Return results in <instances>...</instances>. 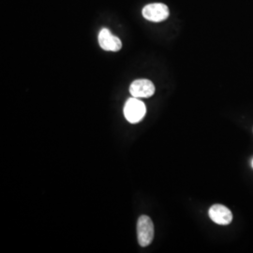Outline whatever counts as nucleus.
<instances>
[{"mask_svg":"<svg viewBox=\"0 0 253 253\" xmlns=\"http://www.w3.org/2000/svg\"><path fill=\"white\" fill-rule=\"evenodd\" d=\"M252 166H253V161H252Z\"/></svg>","mask_w":253,"mask_h":253,"instance_id":"0eeeda50","label":"nucleus"},{"mask_svg":"<svg viewBox=\"0 0 253 253\" xmlns=\"http://www.w3.org/2000/svg\"><path fill=\"white\" fill-rule=\"evenodd\" d=\"M129 93L134 98H150L155 93L153 83L146 79H139L131 83L129 86Z\"/></svg>","mask_w":253,"mask_h":253,"instance_id":"20e7f679","label":"nucleus"},{"mask_svg":"<svg viewBox=\"0 0 253 253\" xmlns=\"http://www.w3.org/2000/svg\"><path fill=\"white\" fill-rule=\"evenodd\" d=\"M137 237L141 247L151 244L154 238V224L151 218L141 216L137 221Z\"/></svg>","mask_w":253,"mask_h":253,"instance_id":"f03ea898","label":"nucleus"},{"mask_svg":"<svg viewBox=\"0 0 253 253\" xmlns=\"http://www.w3.org/2000/svg\"><path fill=\"white\" fill-rule=\"evenodd\" d=\"M209 217L218 225H228L233 220V214L222 205H214L209 209Z\"/></svg>","mask_w":253,"mask_h":253,"instance_id":"423d86ee","label":"nucleus"},{"mask_svg":"<svg viewBox=\"0 0 253 253\" xmlns=\"http://www.w3.org/2000/svg\"><path fill=\"white\" fill-rule=\"evenodd\" d=\"M143 16L144 18L151 21L154 23L163 22L169 17L170 10L169 8L163 3H153L146 5L143 9Z\"/></svg>","mask_w":253,"mask_h":253,"instance_id":"7ed1b4c3","label":"nucleus"},{"mask_svg":"<svg viewBox=\"0 0 253 253\" xmlns=\"http://www.w3.org/2000/svg\"><path fill=\"white\" fill-rule=\"evenodd\" d=\"M146 113L145 103L138 98H130L126 100L124 106V116L129 123L135 124L140 122Z\"/></svg>","mask_w":253,"mask_h":253,"instance_id":"f257e3e1","label":"nucleus"},{"mask_svg":"<svg viewBox=\"0 0 253 253\" xmlns=\"http://www.w3.org/2000/svg\"><path fill=\"white\" fill-rule=\"evenodd\" d=\"M98 39L100 47L105 51L118 52L122 48V42L119 38L114 36L107 28L100 30Z\"/></svg>","mask_w":253,"mask_h":253,"instance_id":"39448f33","label":"nucleus"}]
</instances>
